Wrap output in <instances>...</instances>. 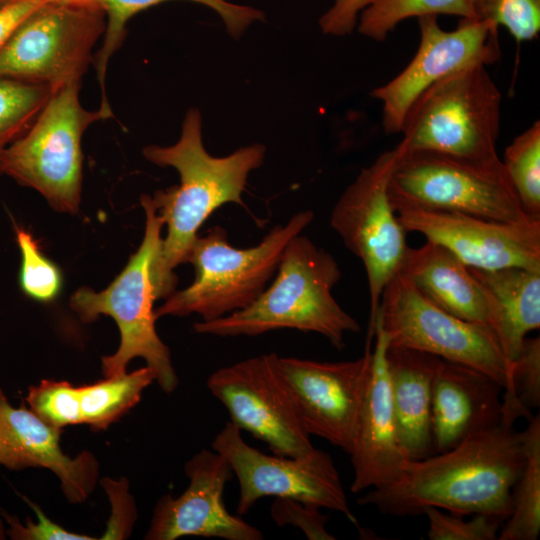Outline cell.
Returning <instances> with one entry per match:
<instances>
[{
    "label": "cell",
    "instance_id": "obj_1",
    "mask_svg": "<svg viewBox=\"0 0 540 540\" xmlns=\"http://www.w3.org/2000/svg\"><path fill=\"white\" fill-rule=\"evenodd\" d=\"M524 461L522 432L514 422L502 419L446 451L407 460L394 481L369 489L357 503L397 517L422 515L426 507H436L466 516L486 514L504 522Z\"/></svg>",
    "mask_w": 540,
    "mask_h": 540
},
{
    "label": "cell",
    "instance_id": "obj_2",
    "mask_svg": "<svg viewBox=\"0 0 540 540\" xmlns=\"http://www.w3.org/2000/svg\"><path fill=\"white\" fill-rule=\"evenodd\" d=\"M265 153L262 144H252L224 157L210 155L203 145L202 117L197 108L188 110L174 145L143 149L147 160L175 168L180 177L179 185L157 190L151 197L167 226L151 266L157 300L175 291L178 279L174 270L186 263L198 230L210 215L227 203L244 207L242 193L248 176L262 165Z\"/></svg>",
    "mask_w": 540,
    "mask_h": 540
},
{
    "label": "cell",
    "instance_id": "obj_3",
    "mask_svg": "<svg viewBox=\"0 0 540 540\" xmlns=\"http://www.w3.org/2000/svg\"><path fill=\"white\" fill-rule=\"evenodd\" d=\"M274 276L249 306L215 320L196 322L195 332L251 337L295 329L320 334L341 350L345 335L361 330L332 295L341 278L337 261L307 236L298 234L289 241Z\"/></svg>",
    "mask_w": 540,
    "mask_h": 540
},
{
    "label": "cell",
    "instance_id": "obj_4",
    "mask_svg": "<svg viewBox=\"0 0 540 540\" xmlns=\"http://www.w3.org/2000/svg\"><path fill=\"white\" fill-rule=\"evenodd\" d=\"M313 219L310 210L298 212L245 249L231 245L223 227L210 228L196 238L186 259L195 269L194 281L167 297L155 309L156 318L197 314L201 321H211L246 308L274 277L289 241Z\"/></svg>",
    "mask_w": 540,
    "mask_h": 540
},
{
    "label": "cell",
    "instance_id": "obj_5",
    "mask_svg": "<svg viewBox=\"0 0 540 540\" xmlns=\"http://www.w3.org/2000/svg\"><path fill=\"white\" fill-rule=\"evenodd\" d=\"M146 223L138 250L112 283L100 292L89 287L79 288L70 298V307L84 323L108 315L120 331L117 351L101 361L105 377L126 371L128 363L143 358L154 373L155 381L165 393H172L178 377L169 348L155 328L154 301L157 300L151 277V266L160 249L164 221L148 195L141 197Z\"/></svg>",
    "mask_w": 540,
    "mask_h": 540
},
{
    "label": "cell",
    "instance_id": "obj_6",
    "mask_svg": "<svg viewBox=\"0 0 540 540\" xmlns=\"http://www.w3.org/2000/svg\"><path fill=\"white\" fill-rule=\"evenodd\" d=\"M501 92L485 65L449 74L427 88L408 110L398 144L404 151H429L495 165Z\"/></svg>",
    "mask_w": 540,
    "mask_h": 540
},
{
    "label": "cell",
    "instance_id": "obj_7",
    "mask_svg": "<svg viewBox=\"0 0 540 540\" xmlns=\"http://www.w3.org/2000/svg\"><path fill=\"white\" fill-rule=\"evenodd\" d=\"M80 83L52 91L30 127L3 153L0 174L38 191L57 211L75 214L82 189L81 140L94 122L113 113L85 109Z\"/></svg>",
    "mask_w": 540,
    "mask_h": 540
},
{
    "label": "cell",
    "instance_id": "obj_8",
    "mask_svg": "<svg viewBox=\"0 0 540 540\" xmlns=\"http://www.w3.org/2000/svg\"><path fill=\"white\" fill-rule=\"evenodd\" d=\"M397 148L388 183L395 211L455 212L501 222L532 219L524 213L502 162L480 164L435 152L404 151L399 145Z\"/></svg>",
    "mask_w": 540,
    "mask_h": 540
},
{
    "label": "cell",
    "instance_id": "obj_9",
    "mask_svg": "<svg viewBox=\"0 0 540 540\" xmlns=\"http://www.w3.org/2000/svg\"><path fill=\"white\" fill-rule=\"evenodd\" d=\"M389 346L429 353L485 373L511 395V368L494 331L460 319L425 297L398 272L385 286L375 317Z\"/></svg>",
    "mask_w": 540,
    "mask_h": 540
},
{
    "label": "cell",
    "instance_id": "obj_10",
    "mask_svg": "<svg viewBox=\"0 0 540 540\" xmlns=\"http://www.w3.org/2000/svg\"><path fill=\"white\" fill-rule=\"evenodd\" d=\"M106 27L102 6L44 3L0 48V78L48 86L81 83Z\"/></svg>",
    "mask_w": 540,
    "mask_h": 540
},
{
    "label": "cell",
    "instance_id": "obj_11",
    "mask_svg": "<svg viewBox=\"0 0 540 540\" xmlns=\"http://www.w3.org/2000/svg\"><path fill=\"white\" fill-rule=\"evenodd\" d=\"M398 156L397 146L379 155L345 189L336 202L330 224L344 245L363 263L369 288L368 339L374 336L375 317L385 286L399 272L408 245L389 194V177Z\"/></svg>",
    "mask_w": 540,
    "mask_h": 540
},
{
    "label": "cell",
    "instance_id": "obj_12",
    "mask_svg": "<svg viewBox=\"0 0 540 540\" xmlns=\"http://www.w3.org/2000/svg\"><path fill=\"white\" fill-rule=\"evenodd\" d=\"M239 483L236 513L243 516L264 497L291 498L344 514L357 524L331 456L314 448L302 457L268 455L245 442L241 430L225 423L211 443Z\"/></svg>",
    "mask_w": 540,
    "mask_h": 540
},
{
    "label": "cell",
    "instance_id": "obj_13",
    "mask_svg": "<svg viewBox=\"0 0 540 540\" xmlns=\"http://www.w3.org/2000/svg\"><path fill=\"white\" fill-rule=\"evenodd\" d=\"M275 353L221 367L207 387L229 413L230 421L267 444L273 454L302 457L315 447Z\"/></svg>",
    "mask_w": 540,
    "mask_h": 540
},
{
    "label": "cell",
    "instance_id": "obj_14",
    "mask_svg": "<svg viewBox=\"0 0 540 540\" xmlns=\"http://www.w3.org/2000/svg\"><path fill=\"white\" fill-rule=\"evenodd\" d=\"M418 25L420 43L410 63L371 92L382 105L386 134L400 133L411 105L431 85L466 67L491 65L501 56L499 27L490 22L461 19L455 30L446 31L432 15L418 18Z\"/></svg>",
    "mask_w": 540,
    "mask_h": 540
},
{
    "label": "cell",
    "instance_id": "obj_15",
    "mask_svg": "<svg viewBox=\"0 0 540 540\" xmlns=\"http://www.w3.org/2000/svg\"><path fill=\"white\" fill-rule=\"evenodd\" d=\"M370 347L367 342L364 355L348 361L278 359L309 435L323 438L348 454L370 374Z\"/></svg>",
    "mask_w": 540,
    "mask_h": 540
},
{
    "label": "cell",
    "instance_id": "obj_16",
    "mask_svg": "<svg viewBox=\"0 0 540 540\" xmlns=\"http://www.w3.org/2000/svg\"><path fill=\"white\" fill-rule=\"evenodd\" d=\"M407 232L452 252L466 266L483 270L524 267L540 270V220L501 222L455 212L400 209Z\"/></svg>",
    "mask_w": 540,
    "mask_h": 540
},
{
    "label": "cell",
    "instance_id": "obj_17",
    "mask_svg": "<svg viewBox=\"0 0 540 540\" xmlns=\"http://www.w3.org/2000/svg\"><path fill=\"white\" fill-rule=\"evenodd\" d=\"M189 484L173 497L156 503L146 540H175L184 536L226 540H262L263 534L239 515H232L223 500L226 483L234 476L226 459L202 449L184 467Z\"/></svg>",
    "mask_w": 540,
    "mask_h": 540
},
{
    "label": "cell",
    "instance_id": "obj_18",
    "mask_svg": "<svg viewBox=\"0 0 540 540\" xmlns=\"http://www.w3.org/2000/svg\"><path fill=\"white\" fill-rule=\"evenodd\" d=\"M375 348L349 452L354 477L353 493L394 481L407 461L401 451L394 417L386 363L388 337L374 324Z\"/></svg>",
    "mask_w": 540,
    "mask_h": 540
},
{
    "label": "cell",
    "instance_id": "obj_19",
    "mask_svg": "<svg viewBox=\"0 0 540 540\" xmlns=\"http://www.w3.org/2000/svg\"><path fill=\"white\" fill-rule=\"evenodd\" d=\"M61 430L30 409L11 405L0 388V465L10 470L49 469L60 480L66 499L82 503L95 488L99 464L89 451L67 456L60 446Z\"/></svg>",
    "mask_w": 540,
    "mask_h": 540
},
{
    "label": "cell",
    "instance_id": "obj_20",
    "mask_svg": "<svg viewBox=\"0 0 540 540\" xmlns=\"http://www.w3.org/2000/svg\"><path fill=\"white\" fill-rule=\"evenodd\" d=\"M502 391L485 373L439 358L431 392L434 453L498 425L503 417Z\"/></svg>",
    "mask_w": 540,
    "mask_h": 540
},
{
    "label": "cell",
    "instance_id": "obj_21",
    "mask_svg": "<svg viewBox=\"0 0 540 540\" xmlns=\"http://www.w3.org/2000/svg\"><path fill=\"white\" fill-rule=\"evenodd\" d=\"M439 357L387 346L386 363L398 441L406 460L434 454L431 427L432 381Z\"/></svg>",
    "mask_w": 540,
    "mask_h": 540
},
{
    "label": "cell",
    "instance_id": "obj_22",
    "mask_svg": "<svg viewBox=\"0 0 540 540\" xmlns=\"http://www.w3.org/2000/svg\"><path fill=\"white\" fill-rule=\"evenodd\" d=\"M399 272L443 310L491 328L487 294L469 267L445 247L427 240L418 248L408 247Z\"/></svg>",
    "mask_w": 540,
    "mask_h": 540
},
{
    "label": "cell",
    "instance_id": "obj_23",
    "mask_svg": "<svg viewBox=\"0 0 540 540\" xmlns=\"http://www.w3.org/2000/svg\"><path fill=\"white\" fill-rule=\"evenodd\" d=\"M469 269L489 298L491 328L512 373V365L527 334L540 327V270L524 267Z\"/></svg>",
    "mask_w": 540,
    "mask_h": 540
},
{
    "label": "cell",
    "instance_id": "obj_24",
    "mask_svg": "<svg viewBox=\"0 0 540 540\" xmlns=\"http://www.w3.org/2000/svg\"><path fill=\"white\" fill-rule=\"evenodd\" d=\"M166 1L171 0H101L105 12L106 27L102 46L92 59L101 92L99 108L112 112L106 94V74L111 57L118 51L126 37L128 21L137 13ZM186 1L202 4L214 10L221 17L228 33L233 38H239L253 22L264 19V13L261 10L234 4L227 0Z\"/></svg>",
    "mask_w": 540,
    "mask_h": 540
},
{
    "label": "cell",
    "instance_id": "obj_25",
    "mask_svg": "<svg viewBox=\"0 0 540 540\" xmlns=\"http://www.w3.org/2000/svg\"><path fill=\"white\" fill-rule=\"evenodd\" d=\"M525 461L511 493V512L498 540H536L540 534V417L522 431Z\"/></svg>",
    "mask_w": 540,
    "mask_h": 540
},
{
    "label": "cell",
    "instance_id": "obj_26",
    "mask_svg": "<svg viewBox=\"0 0 540 540\" xmlns=\"http://www.w3.org/2000/svg\"><path fill=\"white\" fill-rule=\"evenodd\" d=\"M153 381V371L145 366L79 386L82 424L94 431L106 430L140 401L143 391Z\"/></svg>",
    "mask_w": 540,
    "mask_h": 540
},
{
    "label": "cell",
    "instance_id": "obj_27",
    "mask_svg": "<svg viewBox=\"0 0 540 540\" xmlns=\"http://www.w3.org/2000/svg\"><path fill=\"white\" fill-rule=\"evenodd\" d=\"M439 14L477 20L473 0H372L361 11L358 32L375 41H384L405 19Z\"/></svg>",
    "mask_w": 540,
    "mask_h": 540
},
{
    "label": "cell",
    "instance_id": "obj_28",
    "mask_svg": "<svg viewBox=\"0 0 540 540\" xmlns=\"http://www.w3.org/2000/svg\"><path fill=\"white\" fill-rule=\"evenodd\" d=\"M524 213L540 219V122L535 121L507 146L501 160Z\"/></svg>",
    "mask_w": 540,
    "mask_h": 540
},
{
    "label": "cell",
    "instance_id": "obj_29",
    "mask_svg": "<svg viewBox=\"0 0 540 540\" xmlns=\"http://www.w3.org/2000/svg\"><path fill=\"white\" fill-rule=\"evenodd\" d=\"M51 93L48 86L0 78V161L4 151L30 127Z\"/></svg>",
    "mask_w": 540,
    "mask_h": 540
},
{
    "label": "cell",
    "instance_id": "obj_30",
    "mask_svg": "<svg viewBox=\"0 0 540 540\" xmlns=\"http://www.w3.org/2000/svg\"><path fill=\"white\" fill-rule=\"evenodd\" d=\"M511 395L503 399V418L515 421L531 418V410L540 406V338L523 341L512 365Z\"/></svg>",
    "mask_w": 540,
    "mask_h": 540
},
{
    "label": "cell",
    "instance_id": "obj_31",
    "mask_svg": "<svg viewBox=\"0 0 540 540\" xmlns=\"http://www.w3.org/2000/svg\"><path fill=\"white\" fill-rule=\"evenodd\" d=\"M16 240L21 253L19 283L30 298L49 303L60 293V269L41 251L37 240L23 228H16Z\"/></svg>",
    "mask_w": 540,
    "mask_h": 540
},
{
    "label": "cell",
    "instance_id": "obj_32",
    "mask_svg": "<svg viewBox=\"0 0 540 540\" xmlns=\"http://www.w3.org/2000/svg\"><path fill=\"white\" fill-rule=\"evenodd\" d=\"M29 409L51 426L62 429L82 424L78 387L67 381L43 379L28 388Z\"/></svg>",
    "mask_w": 540,
    "mask_h": 540
},
{
    "label": "cell",
    "instance_id": "obj_33",
    "mask_svg": "<svg viewBox=\"0 0 540 540\" xmlns=\"http://www.w3.org/2000/svg\"><path fill=\"white\" fill-rule=\"evenodd\" d=\"M473 8L477 20L504 26L518 43L540 31V0H473Z\"/></svg>",
    "mask_w": 540,
    "mask_h": 540
},
{
    "label": "cell",
    "instance_id": "obj_34",
    "mask_svg": "<svg viewBox=\"0 0 540 540\" xmlns=\"http://www.w3.org/2000/svg\"><path fill=\"white\" fill-rule=\"evenodd\" d=\"M423 514L428 519L430 540H496L503 521L486 514L466 515L448 512L436 507H426Z\"/></svg>",
    "mask_w": 540,
    "mask_h": 540
},
{
    "label": "cell",
    "instance_id": "obj_35",
    "mask_svg": "<svg viewBox=\"0 0 540 540\" xmlns=\"http://www.w3.org/2000/svg\"><path fill=\"white\" fill-rule=\"evenodd\" d=\"M320 509L291 498H275L270 515L276 525L299 528L309 540H335L326 529L328 516Z\"/></svg>",
    "mask_w": 540,
    "mask_h": 540
},
{
    "label": "cell",
    "instance_id": "obj_36",
    "mask_svg": "<svg viewBox=\"0 0 540 540\" xmlns=\"http://www.w3.org/2000/svg\"><path fill=\"white\" fill-rule=\"evenodd\" d=\"M25 502L34 510L37 522L31 518H26L25 523H21L16 516L1 511L2 517L8 524L7 535L14 540H94L95 537L74 533L64 529L62 526L49 519L41 508L23 497Z\"/></svg>",
    "mask_w": 540,
    "mask_h": 540
},
{
    "label": "cell",
    "instance_id": "obj_37",
    "mask_svg": "<svg viewBox=\"0 0 540 540\" xmlns=\"http://www.w3.org/2000/svg\"><path fill=\"white\" fill-rule=\"evenodd\" d=\"M101 485L109 496L112 513L100 539H126L132 532L137 516L134 499L128 490V481L103 478Z\"/></svg>",
    "mask_w": 540,
    "mask_h": 540
},
{
    "label": "cell",
    "instance_id": "obj_38",
    "mask_svg": "<svg viewBox=\"0 0 540 540\" xmlns=\"http://www.w3.org/2000/svg\"><path fill=\"white\" fill-rule=\"evenodd\" d=\"M372 0H334L333 5L321 16L319 25L323 33L333 36L350 34L358 15Z\"/></svg>",
    "mask_w": 540,
    "mask_h": 540
},
{
    "label": "cell",
    "instance_id": "obj_39",
    "mask_svg": "<svg viewBox=\"0 0 540 540\" xmlns=\"http://www.w3.org/2000/svg\"><path fill=\"white\" fill-rule=\"evenodd\" d=\"M44 3L42 0H15L0 8V48L19 24Z\"/></svg>",
    "mask_w": 540,
    "mask_h": 540
},
{
    "label": "cell",
    "instance_id": "obj_40",
    "mask_svg": "<svg viewBox=\"0 0 540 540\" xmlns=\"http://www.w3.org/2000/svg\"><path fill=\"white\" fill-rule=\"evenodd\" d=\"M45 3L56 4H77V5H97L102 6L101 0H42Z\"/></svg>",
    "mask_w": 540,
    "mask_h": 540
},
{
    "label": "cell",
    "instance_id": "obj_41",
    "mask_svg": "<svg viewBox=\"0 0 540 540\" xmlns=\"http://www.w3.org/2000/svg\"><path fill=\"white\" fill-rule=\"evenodd\" d=\"M5 534H6V532H5V529H4L3 517H2L1 511H0V540L6 538Z\"/></svg>",
    "mask_w": 540,
    "mask_h": 540
},
{
    "label": "cell",
    "instance_id": "obj_42",
    "mask_svg": "<svg viewBox=\"0 0 540 540\" xmlns=\"http://www.w3.org/2000/svg\"><path fill=\"white\" fill-rule=\"evenodd\" d=\"M15 0H0V8L6 6L7 4L13 2Z\"/></svg>",
    "mask_w": 540,
    "mask_h": 540
}]
</instances>
